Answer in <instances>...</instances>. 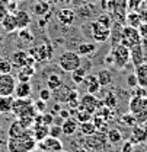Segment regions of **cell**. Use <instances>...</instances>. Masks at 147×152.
Masks as SVG:
<instances>
[{"mask_svg": "<svg viewBox=\"0 0 147 152\" xmlns=\"http://www.w3.org/2000/svg\"><path fill=\"white\" fill-rule=\"evenodd\" d=\"M37 140L34 139L32 132L19 137H9L7 152H34L37 149Z\"/></svg>", "mask_w": 147, "mask_h": 152, "instance_id": "obj_1", "label": "cell"}, {"mask_svg": "<svg viewBox=\"0 0 147 152\" xmlns=\"http://www.w3.org/2000/svg\"><path fill=\"white\" fill-rule=\"evenodd\" d=\"M57 66L67 73H72L73 70H76L77 67L82 66V57L79 56L76 51H64L61 53L58 57Z\"/></svg>", "mask_w": 147, "mask_h": 152, "instance_id": "obj_2", "label": "cell"}, {"mask_svg": "<svg viewBox=\"0 0 147 152\" xmlns=\"http://www.w3.org/2000/svg\"><path fill=\"white\" fill-rule=\"evenodd\" d=\"M111 56L114 58V66L118 69H124L127 67V64L130 63V48L122 45V44H117L112 45L111 48Z\"/></svg>", "mask_w": 147, "mask_h": 152, "instance_id": "obj_3", "label": "cell"}, {"mask_svg": "<svg viewBox=\"0 0 147 152\" xmlns=\"http://www.w3.org/2000/svg\"><path fill=\"white\" fill-rule=\"evenodd\" d=\"M122 45L125 47H134L137 44H141V37H140V32H138V28H133L128 25H124L122 29H121V42Z\"/></svg>", "mask_w": 147, "mask_h": 152, "instance_id": "obj_4", "label": "cell"}, {"mask_svg": "<svg viewBox=\"0 0 147 152\" xmlns=\"http://www.w3.org/2000/svg\"><path fill=\"white\" fill-rule=\"evenodd\" d=\"M91 32H92V37L95 39V42L98 44H102V42H106L111 38V28L101 23L98 19L93 20L91 23Z\"/></svg>", "mask_w": 147, "mask_h": 152, "instance_id": "obj_5", "label": "cell"}, {"mask_svg": "<svg viewBox=\"0 0 147 152\" xmlns=\"http://www.w3.org/2000/svg\"><path fill=\"white\" fill-rule=\"evenodd\" d=\"M53 53H54V47L51 44H38L29 50L28 54L34 57L35 61H47V60H51Z\"/></svg>", "mask_w": 147, "mask_h": 152, "instance_id": "obj_6", "label": "cell"}, {"mask_svg": "<svg viewBox=\"0 0 147 152\" xmlns=\"http://www.w3.org/2000/svg\"><path fill=\"white\" fill-rule=\"evenodd\" d=\"M16 82V77L12 73H0V96L13 95Z\"/></svg>", "mask_w": 147, "mask_h": 152, "instance_id": "obj_7", "label": "cell"}, {"mask_svg": "<svg viewBox=\"0 0 147 152\" xmlns=\"http://www.w3.org/2000/svg\"><path fill=\"white\" fill-rule=\"evenodd\" d=\"M79 102H80L79 108L86 110V111H89V113H92V114H95L98 111L99 107L104 105V102L99 101V99L96 98V95H92V94H85L83 96H80Z\"/></svg>", "mask_w": 147, "mask_h": 152, "instance_id": "obj_8", "label": "cell"}, {"mask_svg": "<svg viewBox=\"0 0 147 152\" xmlns=\"http://www.w3.org/2000/svg\"><path fill=\"white\" fill-rule=\"evenodd\" d=\"M106 133L105 132H96L92 136L86 137V146L89 149H95V151H102L106 146Z\"/></svg>", "mask_w": 147, "mask_h": 152, "instance_id": "obj_9", "label": "cell"}, {"mask_svg": "<svg viewBox=\"0 0 147 152\" xmlns=\"http://www.w3.org/2000/svg\"><path fill=\"white\" fill-rule=\"evenodd\" d=\"M41 152H61L63 151V143L60 139H55L51 136H47L44 140L38 142L37 145Z\"/></svg>", "mask_w": 147, "mask_h": 152, "instance_id": "obj_10", "label": "cell"}, {"mask_svg": "<svg viewBox=\"0 0 147 152\" xmlns=\"http://www.w3.org/2000/svg\"><path fill=\"white\" fill-rule=\"evenodd\" d=\"M55 16H57V20L61 25L70 26V25H73L74 19H76V10L72 9V7H63V9H58L57 10Z\"/></svg>", "mask_w": 147, "mask_h": 152, "instance_id": "obj_11", "label": "cell"}, {"mask_svg": "<svg viewBox=\"0 0 147 152\" xmlns=\"http://www.w3.org/2000/svg\"><path fill=\"white\" fill-rule=\"evenodd\" d=\"M28 58H29V54L25 50H16L10 56V63L16 69H20V67H23V66L28 64Z\"/></svg>", "mask_w": 147, "mask_h": 152, "instance_id": "obj_12", "label": "cell"}, {"mask_svg": "<svg viewBox=\"0 0 147 152\" xmlns=\"http://www.w3.org/2000/svg\"><path fill=\"white\" fill-rule=\"evenodd\" d=\"M32 94V85L31 82H16L13 96L15 98H29Z\"/></svg>", "mask_w": 147, "mask_h": 152, "instance_id": "obj_13", "label": "cell"}, {"mask_svg": "<svg viewBox=\"0 0 147 152\" xmlns=\"http://www.w3.org/2000/svg\"><path fill=\"white\" fill-rule=\"evenodd\" d=\"M130 61L133 63L134 67L140 66L144 63V57H143V45L141 44H137L134 47L130 48Z\"/></svg>", "mask_w": 147, "mask_h": 152, "instance_id": "obj_14", "label": "cell"}, {"mask_svg": "<svg viewBox=\"0 0 147 152\" xmlns=\"http://www.w3.org/2000/svg\"><path fill=\"white\" fill-rule=\"evenodd\" d=\"M13 16L16 20V26L18 29H23V28H28L29 23H31V15L28 10H15L13 12Z\"/></svg>", "mask_w": 147, "mask_h": 152, "instance_id": "obj_15", "label": "cell"}, {"mask_svg": "<svg viewBox=\"0 0 147 152\" xmlns=\"http://www.w3.org/2000/svg\"><path fill=\"white\" fill-rule=\"evenodd\" d=\"M28 133H31V129L25 127L19 120L13 121V123L9 126V130H7L9 137H19V136H23V134H28Z\"/></svg>", "mask_w": 147, "mask_h": 152, "instance_id": "obj_16", "label": "cell"}, {"mask_svg": "<svg viewBox=\"0 0 147 152\" xmlns=\"http://www.w3.org/2000/svg\"><path fill=\"white\" fill-rule=\"evenodd\" d=\"M85 86H86V92L88 94H92V95H96L99 91H101V85L98 82V77L96 75H86L85 80H83Z\"/></svg>", "mask_w": 147, "mask_h": 152, "instance_id": "obj_17", "label": "cell"}, {"mask_svg": "<svg viewBox=\"0 0 147 152\" xmlns=\"http://www.w3.org/2000/svg\"><path fill=\"white\" fill-rule=\"evenodd\" d=\"M134 145L137 143H144L147 142V133H146V129L141 127V126H134L133 127V133H131V139H130Z\"/></svg>", "mask_w": 147, "mask_h": 152, "instance_id": "obj_18", "label": "cell"}, {"mask_svg": "<svg viewBox=\"0 0 147 152\" xmlns=\"http://www.w3.org/2000/svg\"><path fill=\"white\" fill-rule=\"evenodd\" d=\"M48 130H50V126H44V124H37L34 123L32 127H31V132H32V136L37 142H41L44 140L47 136H48Z\"/></svg>", "mask_w": 147, "mask_h": 152, "instance_id": "obj_19", "label": "cell"}, {"mask_svg": "<svg viewBox=\"0 0 147 152\" xmlns=\"http://www.w3.org/2000/svg\"><path fill=\"white\" fill-rule=\"evenodd\" d=\"M70 86H67L66 83H63L61 86H58L57 89L51 91L53 96L55 98V102H67L69 101V92H70Z\"/></svg>", "mask_w": 147, "mask_h": 152, "instance_id": "obj_20", "label": "cell"}, {"mask_svg": "<svg viewBox=\"0 0 147 152\" xmlns=\"http://www.w3.org/2000/svg\"><path fill=\"white\" fill-rule=\"evenodd\" d=\"M34 75H35V66H23L19 69L16 80L18 82H31Z\"/></svg>", "mask_w": 147, "mask_h": 152, "instance_id": "obj_21", "label": "cell"}, {"mask_svg": "<svg viewBox=\"0 0 147 152\" xmlns=\"http://www.w3.org/2000/svg\"><path fill=\"white\" fill-rule=\"evenodd\" d=\"M77 127H79V123L76 121V118L73 117H69L63 121L61 124V130H63V134L64 136H72L77 132Z\"/></svg>", "mask_w": 147, "mask_h": 152, "instance_id": "obj_22", "label": "cell"}, {"mask_svg": "<svg viewBox=\"0 0 147 152\" xmlns=\"http://www.w3.org/2000/svg\"><path fill=\"white\" fill-rule=\"evenodd\" d=\"M135 77H137V85L147 89V63H143L135 67Z\"/></svg>", "mask_w": 147, "mask_h": 152, "instance_id": "obj_23", "label": "cell"}, {"mask_svg": "<svg viewBox=\"0 0 147 152\" xmlns=\"http://www.w3.org/2000/svg\"><path fill=\"white\" fill-rule=\"evenodd\" d=\"M0 23H1V28H3L7 34H12L13 31H16V29H18V26H16V20H15L13 13H7L4 18L0 20Z\"/></svg>", "mask_w": 147, "mask_h": 152, "instance_id": "obj_24", "label": "cell"}, {"mask_svg": "<svg viewBox=\"0 0 147 152\" xmlns=\"http://www.w3.org/2000/svg\"><path fill=\"white\" fill-rule=\"evenodd\" d=\"M98 42H82V44H79V47H77V54L82 57L85 56H91L93 54L95 51H96V48H98V45H96Z\"/></svg>", "mask_w": 147, "mask_h": 152, "instance_id": "obj_25", "label": "cell"}, {"mask_svg": "<svg viewBox=\"0 0 147 152\" xmlns=\"http://www.w3.org/2000/svg\"><path fill=\"white\" fill-rule=\"evenodd\" d=\"M124 22H125V25H128V26L138 28V26L141 25V18H140L138 10H130V12H127Z\"/></svg>", "mask_w": 147, "mask_h": 152, "instance_id": "obj_26", "label": "cell"}, {"mask_svg": "<svg viewBox=\"0 0 147 152\" xmlns=\"http://www.w3.org/2000/svg\"><path fill=\"white\" fill-rule=\"evenodd\" d=\"M45 83H47V88H48L50 91H54V89H57L58 86H61L64 82H63V77L58 75V73L53 72L51 75L47 76V79H45Z\"/></svg>", "mask_w": 147, "mask_h": 152, "instance_id": "obj_27", "label": "cell"}, {"mask_svg": "<svg viewBox=\"0 0 147 152\" xmlns=\"http://www.w3.org/2000/svg\"><path fill=\"white\" fill-rule=\"evenodd\" d=\"M96 77H98V82H99V85L102 88L109 86L111 83H112V73H111V70H108V69H101L96 73Z\"/></svg>", "mask_w": 147, "mask_h": 152, "instance_id": "obj_28", "label": "cell"}, {"mask_svg": "<svg viewBox=\"0 0 147 152\" xmlns=\"http://www.w3.org/2000/svg\"><path fill=\"white\" fill-rule=\"evenodd\" d=\"M15 96L13 95H7V96H0V113L7 114L12 113V105H13Z\"/></svg>", "mask_w": 147, "mask_h": 152, "instance_id": "obj_29", "label": "cell"}, {"mask_svg": "<svg viewBox=\"0 0 147 152\" xmlns=\"http://www.w3.org/2000/svg\"><path fill=\"white\" fill-rule=\"evenodd\" d=\"M77 130L82 133L85 137L92 136V134H95V133L98 132V130H96V127H95V124L92 123V120H91V121H85V123H79Z\"/></svg>", "mask_w": 147, "mask_h": 152, "instance_id": "obj_30", "label": "cell"}, {"mask_svg": "<svg viewBox=\"0 0 147 152\" xmlns=\"http://www.w3.org/2000/svg\"><path fill=\"white\" fill-rule=\"evenodd\" d=\"M106 140H108V143H111V145H118L122 140V133L119 132L118 129L112 127L109 130H106Z\"/></svg>", "mask_w": 147, "mask_h": 152, "instance_id": "obj_31", "label": "cell"}, {"mask_svg": "<svg viewBox=\"0 0 147 152\" xmlns=\"http://www.w3.org/2000/svg\"><path fill=\"white\" fill-rule=\"evenodd\" d=\"M88 72V69L86 67H83V64L80 66V67H77L76 70H73L70 76H72V80H73L76 85H80V83H83V80H85V77H86V73Z\"/></svg>", "mask_w": 147, "mask_h": 152, "instance_id": "obj_32", "label": "cell"}, {"mask_svg": "<svg viewBox=\"0 0 147 152\" xmlns=\"http://www.w3.org/2000/svg\"><path fill=\"white\" fill-rule=\"evenodd\" d=\"M92 123L95 124V127H96V130H98V132H105L106 133L108 123H106V120H105L102 115H99L98 113H95L92 115Z\"/></svg>", "mask_w": 147, "mask_h": 152, "instance_id": "obj_33", "label": "cell"}, {"mask_svg": "<svg viewBox=\"0 0 147 152\" xmlns=\"http://www.w3.org/2000/svg\"><path fill=\"white\" fill-rule=\"evenodd\" d=\"M48 12H50V4H48L47 1H37V3L34 4V13H35L37 16H39V18L45 16Z\"/></svg>", "mask_w": 147, "mask_h": 152, "instance_id": "obj_34", "label": "cell"}, {"mask_svg": "<svg viewBox=\"0 0 147 152\" xmlns=\"http://www.w3.org/2000/svg\"><path fill=\"white\" fill-rule=\"evenodd\" d=\"M119 120H121L122 124H125V126H128V127H134L135 124H138V123H137V117H135L133 113L122 114Z\"/></svg>", "mask_w": 147, "mask_h": 152, "instance_id": "obj_35", "label": "cell"}, {"mask_svg": "<svg viewBox=\"0 0 147 152\" xmlns=\"http://www.w3.org/2000/svg\"><path fill=\"white\" fill-rule=\"evenodd\" d=\"M102 102H104V105L108 107V108H115V107L118 105V98H117V95L114 94V92H108Z\"/></svg>", "mask_w": 147, "mask_h": 152, "instance_id": "obj_36", "label": "cell"}, {"mask_svg": "<svg viewBox=\"0 0 147 152\" xmlns=\"http://www.w3.org/2000/svg\"><path fill=\"white\" fill-rule=\"evenodd\" d=\"M12 63L7 58H0V73H12Z\"/></svg>", "mask_w": 147, "mask_h": 152, "instance_id": "obj_37", "label": "cell"}, {"mask_svg": "<svg viewBox=\"0 0 147 152\" xmlns=\"http://www.w3.org/2000/svg\"><path fill=\"white\" fill-rule=\"evenodd\" d=\"M19 38L25 42H32L34 41V35L32 32L28 29V28H23V29H19Z\"/></svg>", "mask_w": 147, "mask_h": 152, "instance_id": "obj_38", "label": "cell"}, {"mask_svg": "<svg viewBox=\"0 0 147 152\" xmlns=\"http://www.w3.org/2000/svg\"><path fill=\"white\" fill-rule=\"evenodd\" d=\"M144 0H127V12L130 10H140Z\"/></svg>", "mask_w": 147, "mask_h": 152, "instance_id": "obj_39", "label": "cell"}, {"mask_svg": "<svg viewBox=\"0 0 147 152\" xmlns=\"http://www.w3.org/2000/svg\"><path fill=\"white\" fill-rule=\"evenodd\" d=\"M63 134V130H61V126L58 124H51L50 126V130H48V136L51 137H55V139H60Z\"/></svg>", "mask_w": 147, "mask_h": 152, "instance_id": "obj_40", "label": "cell"}, {"mask_svg": "<svg viewBox=\"0 0 147 152\" xmlns=\"http://www.w3.org/2000/svg\"><path fill=\"white\" fill-rule=\"evenodd\" d=\"M38 98H39V99H42V101H45V102H48V101L53 98V92H51L48 88H42V89H39V95H38Z\"/></svg>", "mask_w": 147, "mask_h": 152, "instance_id": "obj_41", "label": "cell"}, {"mask_svg": "<svg viewBox=\"0 0 147 152\" xmlns=\"http://www.w3.org/2000/svg\"><path fill=\"white\" fill-rule=\"evenodd\" d=\"M34 108H35L37 114L45 113V111H47V102L38 98V101H35V102H34Z\"/></svg>", "mask_w": 147, "mask_h": 152, "instance_id": "obj_42", "label": "cell"}, {"mask_svg": "<svg viewBox=\"0 0 147 152\" xmlns=\"http://www.w3.org/2000/svg\"><path fill=\"white\" fill-rule=\"evenodd\" d=\"M98 20L101 22V23H104V25H106V26H109V28H112V18H111V15H108V13H102V15H99V18H98Z\"/></svg>", "mask_w": 147, "mask_h": 152, "instance_id": "obj_43", "label": "cell"}, {"mask_svg": "<svg viewBox=\"0 0 147 152\" xmlns=\"http://www.w3.org/2000/svg\"><path fill=\"white\" fill-rule=\"evenodd\" d=\"M133 96H140V98H147V89L141 88V86H135L133 88Z\"/></svg>", "mask_w": 147, "mask_h": 152, "instance_id": "obj_44", "label": "cell"}, {"mask_svg": "<svg viewBox=\"0 0 147 152\" xmlns=\"http://www.w3.org/2000/svg\"><path fill=\"white\" fill-rule=\"evenodd\" d=\"M121 152H134V143L131 140H125L121 146Z\"/></svg>", "mask_w": 147, "mask_h": 152, "instance_id": "obj_45", "label": "cell"}, {"mask_svg": "<svg viewBox=\"0 0 147 152\" xmlns=\"http://www.w3.org/2000/svg\"><path fill=\"white\" fill-rule=\"evenodd\" d=\"M127 85L130 88H135L137 86V77H135V73H130L127 76Z\"/></svg>", "mask_w": 147, "mask_h": 152, "instance_id": "obj_46", "label": "cell"}, {"mask_svg": "<svg viewBox=\"0 0 147 152\" xmlns=\"http://www.w3.org/2000/svg\"><path fill=\"white\" fill-rule=\"evenodd\" d=\"M138 32H140L141 41H147V23H141L138 26Z\"/></svg>", "mask_w": 147, "mask_h": 152, "instance_id": "obj_47", "label": "cell"}, {"mask_svg": "<svg viewBox=\"0 0 147 152\" xmlns=\"http://www.w3.org/2000/svg\"><path fill=\"white\" fill-rule=\"evenodd\" d=\"M138 13H140V18H141V23H147V9H140Z\"/></svg>", "mask_w": 147, "mask_h": 152, "instance_id": "obj_48", "label": "cell"}, {"mask_svg": "<svg viewBox=\"0 0 147 152\" xmlns=\"http://www.w3.org/2000/svg\"><path fill=\"white\" fill-rule=\"evenodd\" d=\"M57 115H60L63 120H66V118H69V117H70V111H69V110H60Z\"/></svg>", "mask_w": 147, "mask_h": 152, "instance_id": "obj_49", "label": "cell"}, {"mask_svg": "<svg viewBox=\"0 0 147 152\" xmlns=\"http://www.w3.org/2000/svg\"><path fill=\"white\" fill-rule=\"evenodd\" d=\"M67 104L70 105V110H76V108H79V105H80L79 99H73V101H69Z\"/></svg>", "mask_w": 147, "mask_h": 152, "instance_id": "obj_50", "label": "cell"}, {"mask_svg": "<svg viewBox=\"0 0 147 152\" xmlns=\"http://www.w3.org/2000/svg\"><path fill=\"white\" fill-rule=\"evenodd\" d=\"M143 45V57H144V63H147V41H141Z\"/></svg>", "mask_w": 147, "mask_h": 152, "instance_id": "obj_51", "label": "cell"}, {"mask_svg": "<svg viewBox=\"0 0 147 152\" xmlns=\"http://www.w3.org/2000/svg\"><path fill=\"white\" fill-rule=\"evenodd\" d=\"M60 110H61V107H60V104H58V102H55L54 105H53V110H51V114H53V115H57Z\"/></svg>", "mask_w": 147, "mask_h": 152, "instance_id": "obj_52", "label": "cell"}, {"mask_svg": "<svg viewBox=\"0 0 147 152\" xmlns=\"http://www.w3.org/2000/svg\"><path fill=\"white\" fill-rule=\"evenodd\" d=\"M105 63H106V64H111V66H114V58H112V56H111V53L108 54V56H105Z\"/></svg>", "mask_w": 147, "mask_h": 152, "instance_id": "obj_53", "label": "cell"}, {"mask_svg": "<svg viewBox=\"0 0 147 152\" xmlns=\"http://www.w3.org/2000/svg\"><path fill=\"white\" fill-rule=\"evenodd\" d=\"M48 23V20L44 18H39V20H38V25H39V28H45V25Z\"/></svg>", "mask_w": 147, "mask_h": 152, "instance_id": "obj_54", "label": "cell"}, {"mask_svg": "<svg viewBox=\"0 0 147 152\" xmlns=\"http://www.w3.org/2000/svg\"><path fill=\"white\" fill-rule=\"evenodd\" d=\"M44 1H47L48 4H54V3H57L58 0H44Z\"/></svg>", "mask_w": 147, "mask_h": 152, "instance_id": "obj_55", "label": "cell"}, {"mask_svg": "<svg viewBox=\"0 0 147 152\" xmlns=\"http://www.w3.org/2000/svg\"><path fill=\"white\" fill-rule=\"evenodd\" d=\"M76 152H88V149H86V148H79Z\"/></svg>", "mask_w": 147, "mask_h": 152, "instance_id": "obj_56", "label": "cell"}, {"mask_svg": "<svg viewBox=\"0 0 147 152\" xmlns=\"http://www.w3.org/2000/svg\"><path fill=\"white\" fill-rule=\"evenodd\" d=\"M3 47V37H1V32H0V48Z\"/></svg>", "mask_w": 147, "mask_h": 152, "instance_id": "obj_57", "label": "cell"}, {"mask_svg": "<svg viewBox=\"0 0 147 152\" xmlns=\"http://www.w3.org/2000/svg\"><path fill=\"white\" fill-rule=\"evenodd\" d=\"M144 4H146V6H147V0H144Z\"/></svg>", "mask_w": 147, "mask_h": 152, "instance_id": "obj_58", "label": "cell"}, {"mask_svg": "<svg viewBox=\"0 0 147 152\" xmlns=\"http://www.w3.org/2000/svg\"><path fill=\"white\" fill-rule=\"evenodd\" d=\"M144 152H147V146H146V148H144Z\"/></svg>", "mask_w": 147, "mask_h": 152, "instance_id": "obj_59", "label": "cell"}, {"mask_svg": "<svg viewBox=\"0 0 147 152\" xmlns=\"http://www.w3.org/2000/svg\"><path fill=\"white\" fill-rule=\"evenodd\" d=\"M61 152H69V151H64V149H63V151H61Z\"/></svg>", "mask_w": 147, "mask_h": 152, "instance_id": "obj_60", "label": "cell"}, {"mask_svg": "<svg viewBox=\"0 0 147 152\" xmlns=\"http://www.w3.org/2000/svg\"><path fill=\"white\" fill-rule=\"evenodd\" d=\"M15 1H20V0H15Z\"/></svg>", "mask_w": 147, "mask_h": 152, "instance_id": "obj_61", "label": "cell"}]
</instances>
